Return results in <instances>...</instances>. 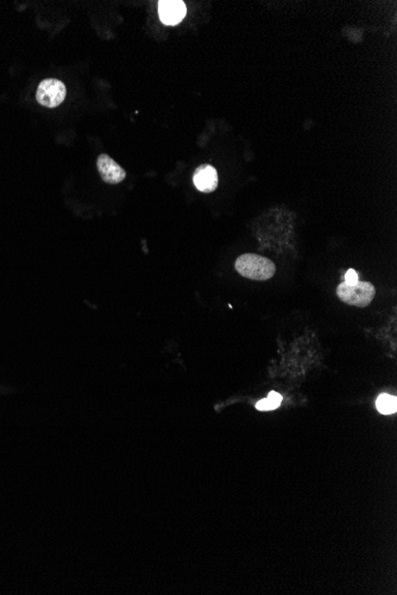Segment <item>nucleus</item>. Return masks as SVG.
Returning a JSON list of instances; mask_svg holds the SVG:
<instances>
[{
	"instance_id": "nucleus-1",
	"label": "nucleus",
	"mask_w": 397,
	"mask_h": 595,
	"mask_svg": "<svg viewBox=\"0 0 397 595\" xmlns=\"http://www.w3.org/2000/svg\"><path fill=\"white\" fill-rule=\"evenodd\" d=\"M237 273L253 281H268L275 276L276 265L267 257L255 253H245L237 258Z\"/></svg>"
},
{
	"instance_id": "nucleus-8",
	"label": "nucleus",
	"mask_w": 397,
	"mask_h": 595,
	"mask_svg": "<svg viewBox=\"0 0 397 595\" xmlns=\"http://www.w3.org/2000/svg\"><path fill=\"white\" fill-rule=\"evenodd\" d=\"M281 395L273 391V393H269L268 398H265V399H262V401L258 402L256 404V408L258 410H261V411H269V410H273L278 408L280 404H281Z\"/></svg>"
},
{
	"instance_id": "nucleus-9",
	"label": "nucleus",
	"mask_w": 397,
	"mask_h": 595,
	"mask_svg": "<svg viewBox=\"0 0 397 595\" xmlns=\"http://www.w3.org/2000/svg\"><path fill=\"white\" fill-rule=\"evenodd\" d=\"M358 281H360L358 279V275H357L355 270H348V273H345V281H344L345 283H348V284H356Z\"/></svg>"
},
{
	"instance_id": "nucleus-5",
	"label": "nucleus",
	"mask_w": 397,
	"mask_h": 595,
	"mask_svg": "<svg viewBox=\"0 0 397 595\" xmlns=\"http://www.w3.org/2000/svg\"><path fill=\"white\" fill-rule=\"evenodd\" d=\"M96 166L99 170L100 176L103 178V182L108 184H118L123 182L124 178H126V173L121 166L112 159L108 155H100L96 161Z\"/></svg>"
},
{
	"instance_id": "nucleus-2",
	"label": "nucleus",
	"mask_w": 397,
	"mask_h": 595,
	"mask_svg": "<svg viewBox=\"0 0 397 595\" xmlns=\"http://www.w3.org/2000/svg\"><path fill=\"white\" fill-rule=\"evenodd\" d=\"M376 295V289L370 282H357L356 284H348L343 282L337 288V296L340 301L348 306L366 308L371 304Z\"/></svg>"
},
{
	"instance_id": "nucleus-3",
	"label": "nucleus",
	"mask_w": 397,
	"mask_h": 595,
	"mask_svg": "<svg viewBox=\"0 0 397 595\" xmlns=\"http://www.w3.org/2000/svg\"><path fill=\"white\" fill-rule=\"evenodd\" d=\"M66 94L65 83L60 80L46 79L38 86L36 99L44 107L55 108L63 103V100L66 99Z\"/></svg>"
},
{
	"instance_id": "nucleus-6",
	"label": "nucleus",
	"mask_w": 397,
	"mask_h": 595,
	"mask_svg": "<svg viewBox=\"0 0 397 595\" xmlns=\"http://www.w3.org/2000/svg\"><path fill=\"white\" fill-rule=\"evenodd\" d=\"M193 182L198 191L201 193H212L217 189L219 183V175L214 166L210 164H203L195 170L193 175Z\"/></svg>"
},
{
	"instance_id": "nucleus-7",
	"label": "nucleus",
	"mask_w": 397,
	"mask_h": 595,
	"mask_svg": "<svg viewBox=\"0 0 397 595\" xmlns=\"http://www.w3.org/2000/svg\"><path fill=\"white\" fill-rule=\"evenodd\" d=\"M377 410L383 415H391L396 413L397 398L390 395H381L377 398Z\"/></svg>"
},
{
	"instance_id": "nucleus-4",
	"label": "nucleus",
	"mask_w": 397,
	"mask_h": 595,
	"mask_svg": "<svg viewBox=\"0 0 397 595\" xmlns=\"http://www.w3.org/2000/svg\"><path fill=\"white\" fill-rule=\"evenodd\" d=\"M158 13L163 24L178 25L186 17V4L181 0H163L158 3Z\"/></svg>"
}]
</instances>
